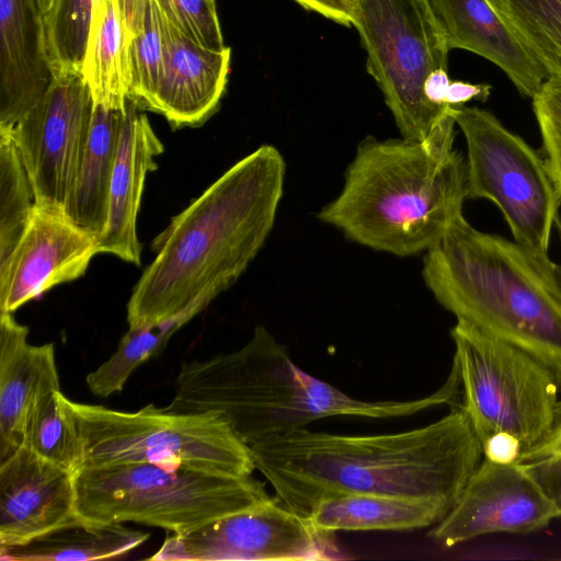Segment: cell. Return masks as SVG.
<instances>
[{
    "mask_svg": "<svg viewBox=\"0 0 561 561\" xmlns=\"http://www.w3.org/2000/svg\"><path fill=\"white\" fill-rule=\"evenodd\" d=\"M249 449L279 501L304 517L322 499L350 493L426 499L453 508L483 456L459 407L409 431L340 435L305 427Z\"/></svg>",
    "mask_w": 561,
    "mask_h": 561,
    "instance_id": "obj_1",
    "label": "cell"
},
{
    "mask_svg": "<svg viewBox=\"0 0 561 561\" xmlns=\"http://www.w3.org/2000/svg\"><path fill=\"white\" fill-rule=\"evenodd\" d=\"M286 164L272 145L236 162L153 240L157 253L127 304L129 327L170 318L230 287L273 229Z\"/></svg>",
    "mask_w": 561,
    "mask_h": 561,
    "instance_id": "obj_2",
    "label": "cell"
},
{
    "mask_svg": "<svg viewBox=\"0 0 561 561\" xmlns=\"http://www.w3.org/2000/svg\"><path fill=\"white\" fill-rule=\"evenodd\" d=\"M451 375L430 396L407 401L351 397L297 366L263 325L241 348L208 359L183 362L165 409L219 414L248 447L330 416L391 419L450 403L458 394Z\"/></svg>",
    "mask_w": 561,
    "mask_h": 561,
    "instance_id": "obj_3",
    "label": "cell"
},
{
    "mask_svg": "<svg viewBox=\"0 0 561 561\" xmlns=\"http://www.w3.org/2000/svg\"><path fill=\"white\" fill-rule=\"evenodd\" d=\"M557 263L502 236L478 230L463 214L425 252L422 276L457 321L531 354L561 387V285Z\"/></svg>",
    "mask_w": 561,
    "mask_h": 561,
    "instance_id": "obj_4",
    "label": "cell"
},
{
    "mask_svg": "<svg viewBox=\"0 0 561 561\" xmlns=\"http://www.w3.org/2000/svg\"><path fill=\"white\" fill-rule=\"evenodd\" d=\"M467 199L466 159L454 140L359 142L340 194L318 218L376 251L409 256L439 242Z\"/></svg>",
    "mask_w": 561,
    "mask_h": 561,
    "instance_id": "obj_5",
    "label": "cell"
},
{
    "mask_svg": "<svg viewBox=\"0 0 561 561\" xmlns=\"http://www.w3.org/2000/svg\"><path fill=\"white\" fill-rule=\"evenodd\" d=\"M76 514L92 523H137L184 534L261 505L265 483L151 462L82 466L73 473Z\"/></svg>",
    "mask_w": 561,
    "mask_h": 561,
    "instance_id": "obj_6",
    "label": "cell"
},
{
    "mask_svg": "<svg viewBox=\"0 0 561 561\" xmlns=\"http://www.w3.org/2000/svg\"><path fill=\"white\" fill-rule=\"evenodd\" d=\"M353 24L367 54L366 68L408 140H455L450 106L424 95L430 73L448 69L449 47L430 0H355Z\"/></svg>",
    "mask_w": 561,
    "mask_h": 561,
    "instance_id": "obj_7",
    "label": "cell"
},
{
    "mask_svg": "<svg viewBox=\"0 0 561 561\" xmlns=\"http://www.w3.org/2000/svg\"><path fill=\"white\" fill-rule=\"evenodd\" d=\"M67 405L81 439L82 466L151 462L237 477L255 470L249 447L217 413L153 404L127 412L69 399Z\"/></svg>",
    "mask_w": 561,
    "mask_h": 561,
    "instance_id": "obj_8",
    "label": "cell"
},
{
    "mask_svg": "<svg viewBox=\"0 0 561 561\" xmlns=\"http://www.w3.org/2000/svg\"><path fill=\"white\" fill-rule=\"evenodd\" d=\"M461 392L459 405L482 443L492 434L516 436L525 450L551 431L559 405L554 373L524 350L457 321L450 330Z\"/></svg>",
    "mask_w": 561,
    "mask_h": 561,
    "instance_id": "obj_9",
    "label": "cell"
},
{
    "mask_svg": "<svg viewBox=\"0 0 561 561\" xmlns=\"http://www.w3.org/2000/svg\"><path fill=\"white\" fill-rule=\"evenodd\" d=\"M450 114L466 140L467 198L492 202L514 241L548 254L561 202L541 153L484 108Z\"/></svg>",
    "mask_w": 561,
    "mask_h": 561,
    "instance_id": "obj_10",
    "label": "cell"
},
{
    "mask_svg": "<svg viewBox=\"0 0 561 561\" xmlns=\"http://www.w3.org/2000/svg\"><path fill=\"white\" fill-rule=\"evenodd\" d=\"M334 534L313 526L277 496L165 538L150 560H329L337 557Z\"/></svg>",
    "mask_w": 561,
    "mask_h": 561,
    "instance_id": "obj_11",
    "label": "cell"
},
{
    "mask_svg": "<svg viewBox=\"0 0 561 561\" xmlns=\"http://www.w3.org/2000/svg\"><path fill=\"white\" fill-rule=\"evenodd\" d=\"M94 102L81 73L54 77L10 133L36 206L65 210L90 136Z\"/></svg>",
    "mask_w": 561,
    "mask_h": 561,
    "instance_id": "obj_12",
    "label": "cell"
},
{
    "mask_svg": "<svg viewBox=\"0 0 561 561\" xmlns=\"http://www.w3.org/2000/svg\"><path fill=\"white\" fill-rule=\"evenodd\" d=\"M561 517V501L523 462L500 465L484 459L449 513L427 533L453 547L494 533L529 534Z\"/></svg>",
    "mask_w": 561,
    "mask_h": 561,
    "instance_id": "obj_13",
    "label": "cell"
},
{
    "mask_svg": "<svg viewBox=\"0 0 561 561\" xmlns=\"http://www.w3.org/2000/svg\"><path fill=\"white\" fill-rule=\"evenodd\" d=\"M99 237L64 209L36 206L9 259L0 265V312L13 313L50 288L84 275Z\"/></svg>",
    "mask_w": 561,
    "mask_h": 561,
    "instance_id": "obj_14",
    "label": "cell"
},
{
    "mask_svg": "<svg viewBox=\"0 0 561 561\" xmlns=\"http://www.w3.org/2000/svg\"><path fill=\"white\" fill-rule=\"evenodd\" d=\"M73 473L24 445L0 461V546L23 545L78 519Z\"/></svg>",
    "mask_w": 561,
    "mask_h": 561,
    "instance_id": "obj_15",
    "label": "cell"
},
{
    "mask_svg": "<svg viewBox=\"0 0 561 561\" xmlns=\"http://www.w3.org/2000/svg\"><path fill=\"white\" fill-rule=\"evenodd\" d=\"M161 14L164 64L151 112L173 128L201 126L217 111L225 93L231 49L202 47Z\"/></svg>",
    "mask_w": 561,
    "mask_h": 561,
    "instance_id": "obj_16",
    "label": "cell"
},
{
    "mask_svg": "<svg viewBox=\"0 0 561 561\" xmlns=\"http://www.w3.org/2000/svg\"><path fill=\"white\" fill-rule=\"evenodd\" d=\"M51 80L38 0H0V129H12Z\"/></svg>",
    "mask_w": 561,
    "mask_h": 561,
    "instance_id": "obj_17",
    "label": "cell"
},
{
    "mask_svg": "<svg viewBox=\"0 0 561 561\" xmlns=\"http://www.w3.org/2000/svg\"><path fill=\"white\" fill-rule=\"evenodd\" d=\"M449 49H465L497 66L524 98L548 75L490 0H430Z\"/></svg>",
    "mask_w": 561,
    "mask_h": 561,
    "instance_id": "obj_18",
    "label": "cell"
},
{
    "mask_svg": "<svg viewBox=\"0 0 561 561\" xmlns=\"http://www.w3.org/2000/svg\"><path fill=\"white\" fill-rule=\"evenodd\" d=\"M162 151L163 145L148 117L127 102L111 180L107 221L99 237L100 253L140 264L137 216L146 175L157 169L154 158Z\"/></svg>",
    "mask_w": 561,
    "mask_h": 561,
    "instance_id": "obj_19",
    "label": "cell"
},
{
    "mask_svg": "<svg viewBox=\"0 0 561 561\" xmlns=\"http://www.w3.org/2000/svg\"><path fill=\"white\" fill-rule=\"evenodd\" d=\"M27 336L13 313L0 312V461L23 446L38 398L61 389L54 344L33 345Z\"/></svg>",
    "mask_w": 561,
    "mask_h": 561,
    "instance_id": "obj_20",
    "label": "cell"
},
{
    "mask_svg": "<svg viewBox=\"0 0 561 561\" xmlns=\"http://www.w3.org/2000/svg\"><path fill=\"white\" fill-rule=\"evenodd\" d=\"M451 508L433 500L383 494H337L318 502L308 519L332 533L346 530L410 531L433 527Z\"/></svg>",
    "mask_w": 561,
    "mask_h": 561,
    "instance_id": "obj_21",
    "label": "cell"
},
{
    "mask_svg": "<svg viewBox=\"0 0 561 561\" xmlns=\"http://www.w3.org/2000/svg\"><path fill=\"white\" fill-rule=\"evenodd\" d=\"M125 112L94 103L87 148L65 206L75 224L96 237L107 221L111 180Z\"/></svg>",
    "mask_w": 561,
    "mask_h": 561,
    "instance_id": "obj_22",
    "label": "cell"
},
{
    "mask_svg": "<svg viewBox=\"0 0 561 561\" xmlns=\"http://www.w3.org/2000/svg\"><path fill=\"white\" fill-rule=\"evenodd\" d=\"M150 534L122 523L80 518L23 545L0 546L1 561H91L114 559L141 546Z\"/></svg>",
    "mask_w": 561,
    "mask_h": 561,
    "instance_id": "obj_23",
    "label": "cell"
},
{
    "mask_svg": "<svg viewBox=\"0 0 561 561\" xmlns=\"http://www.w3.org/2000/svg\"><path fill=\"white\" fill-rule=\"evenodd\" d=\"M81 75L95 104L126 110L127 47L118 0L94 1Z\"/></svg>",
    "mask_w": 561,
    "mask_h": 561,
    "instance_id": "obj_24",
    "label": "cell"
},
{
    "mask_svg": "<svg viewBox=\"0 0 561 561\" xmlns=\"http://www.w3.org/2000/svg\"><path fill=\"white\" fill-rule=\"evenodd\" d=\"M218 296L206 293L179 313L161 321L129 327L116 351L85 378L89 390L107 398L121 392L133 371L163 350L171 336Z\"/></svg>",
    "mask_w": 561,
    "mask_h": 561,
    "instance_id": "obj_25",
    "label": "cell"
},
{
    "mask_svg": "<svg viewBox=\"0 0 561 561\" xmlns=\"http://www.w3.org/2000/svg\"><path fill=\"white\" fill-rule=\"evenodd\" d=\"M61 389L42 394L34 404L23 445L39 457L70 471L82 466L79 432Z\"/></svg>",
    "mask_w": 561,
    "mask_h": 561,
    "instance_id": "obj_26",
    "label": "cell"
},
{
    "mask_svg": "<svg viewBox=\"0 0 561 561\" xmlns=\"http://www.w3.org/2000/svg\"><path fill=\"white\" fill-rule=\"evenodd\" d=\"M546 70L561 79V0H490Z\"/></svg>",
    "mask_w": 561,
    "mask_h": 561,
    "instance_id": "obj_27",
    "label": "cell"
},
{
    "mask_svg": "<svg viewBox=\"0 0 561 561\" xmlns=\"http://www.w3.org/2000/svg\"><path fill=\"white\" fill-rule=\"evenodd\" d=\"M34 195L24 165L9 131L0 129V265L22 237Z\"/></svg>",
    "mask_w": 561,
    "mask_h": 561,
    "instance_id": "obj_28",
    "label": "cell"
},
{
    "mask_svg": "<svg viewBox=\"0 0 561 561\" xmlns=\"http://www.w3.org/2000/svg\"><path fill=\"white\" fill-rule=\"evenodd\" d=\"M95 0H54L43 18L45 47L54 77L81 73Z\"/></svg>",
    "mask_w": 561,
    "mask_h": 561,
    "instance_id": "obj_29",
    "label": "cell"
},
{
    "mask_svg": "<svg viewBox=\"0 0 561 561\" xmlns=\"http://www.w3.org/2000/svg\"><path fill=\"white\" fill-rule=\"evenodd\" d=\"M163 64L162 14L158 2L150 0L141 33L127 44L128 102L151 111Z\"/></svg>",
    "mask_w": 561,
    "mask_h": 561,
    "instance_id": "obj_30",
    "label": "cell"
},
{
    "mask_svg": "<svg viewBox=\"0 0 561 561\" xmlns=\"http://www.w3.org/2000/svg\"><path fill=\"white\" fill-rule=\"evenodd\" d=\"M540 153L561 202V79L548 77L531 98Z\"/></svg>",
    "mask_w": 561,
    "mask_h": 561,
    "instance_id": "obj_31",
    "label": "cell"
},
{
    "mask_svg": "<svg viewBox=\"0 0 561 561\" xmlns=\"http://www.w3.org/2000/svg\"><path fill=\"white\" fill-rule=\"evenodd\" d=\"M165 18L202 47L222 50L225 46L215 0H156Z\"/></svg>",
    "mask_w": 561,
    "mask_h": 561,
    "instance_id": "obj_32",
    "label": "cell"
},
{
    "mask_svg": "<svg viewBox=\"0 0 561 561\" xmlns=\"http://www.w3.org/2000/svg\"><path fill=\"white\" fill-rule=\"evenodd\" d=\"M518 461L526 463L537 473L554 477L561 473V400L549 434L537 445L523 451Z\"/></svg>",
    "mask_w": 561,
    "mask_h": 561,
    "instance_id": "obj_33",
    "label": "cell"
},
{
    "mask_svg": "<svg viewBox=\"0 0 561 561\" xmlns=\"http://www.w3.org/2000/svg\"><path fill=\"white\" fill-rule=\"evenodd\" d=\"M523 450L520 440L507 432L494 433L482 443L484 459L500 465L517 462Z\"/></svg>",
    "mask_w": 561,
    "mask_h": 561,
    "instance_id": "obj_34",
    "label": "cell"
},
{
    "mask_svg": "<svg viewBox=\"0 0 561 561\" xmlns=\"http://www.w3.org/2000/svg\"><path fill=\"white\" fill-rule=\"evenodd\" d=\"M308 11H313L335 23L350 26L355 15V0H294Z\"/></svg>",
    "mask_w": 561,
    "mask_h": 561,
    "instance_id": "obj_35",
    "label": "cell"
},
{
    "mask_svg": "<svg viewBox=\"0 0 561 561\" xmlns=\"http://www.w3.org/2000/svg\"><path fill=\"white\" fill-rule=\"evenodd\" d=\"M491 91L492 87L488 83L453 80L447 89L446 104L450 107H459L472 100L485 102L490 98Z\"/></svg>",
    "mask_w": 561,
    "mask_h": 561,
    "instance_id": "obj_36",
    "label": "cell"
},
{
    "mask_svg": "<svg viewBox=\"0 0 561 561\" xmlns=\"http://www.w3.org/2000/svg\"><path fill=\"white\" fill-rule=\"evenodd\" d=\"M149 2L150 0H118L126 47L141 33Z\"/></svg>",
    "mask_w": 561,
    "mask_h": 561,
    "instance_id": "obj_37",
    "label": "cell"
},
{
    "mask_svg": "<svg viewBox=\"0 0 561 561\" xmlns=\"http://www.w3.org/2000/svg\"><path fill=\"white\" fill-rule=\"evenodd\" d=\"M448 69H437L430 73L424 83V95L427 101L438 107H449L446 104V93L450 79Z\"/></svg>",
    "mask_w": 561,
    "mask_h": 561,
    "instance_id": "obj_38",
    "label": "cell"
},
{
    "mask_svg": "<svg viewBox=\"0 0 561 561\" xmlns=\"http://www.w3.org/2000/svg\"><path fill=\"white\" fill-rule=\"evenodd\" d=\"M554 228L557 230V233H558V237H559V240H560V243H561V217H560V215L556 219ZM556 271H557L558 279H559L560 285H561V264H557Z\"/></svg>",
    "mask_w": 561,
    "mask_h": 561,
    "instance_id": "obj_39",
    "label": "cell"
},
{
    "mask_svg": "<svg viewBox=\"0 0 561 561\" xmlns=\"http://www.w3.org/2000/svg\"><path fill=\"white\" fill-rule=\"evenodd\" d=\"M54 0H38L39 9L42 11L43 18L48 13L53 5Z\"/></svg>",
    "mask_w": 561,
    "mask_h": 561,
    "instance_id": "obj_40",
    "label": "cell"
},
{
    "mask_svg": "<svg viewBox=\"0 0 561 561\" xmlns=\"http://www.w3.org/2000/svg\"><path fill=\"white\" fill-rule=\"evenodd\" d=\"M558 479H559V484H560V491H561V473L556 476ZM559 500L561 501V492H560V497Z\"/></svg>",
    "mask_w": 561,
    "mask_h": 561,
    "instance_id": "obj_41",
    "label": "cell"
}]
</instances>
